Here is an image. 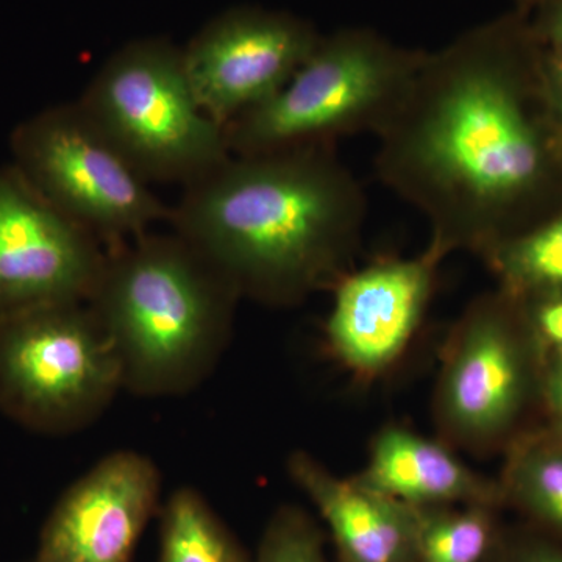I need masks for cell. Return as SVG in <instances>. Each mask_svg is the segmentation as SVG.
Wrapping results in <instances>:
<instances>
[{"label":"cell","mask_w":562,"mask_h":562,"mask_svg":"<svg viewBox=\"0 0 562 562\" xmlns=\"http://www.w3.org/2000/svg\"><path fill=\"white\" fill-rule=\"evenodd\" d=\"M288 473L316 506L344 562H416L417 508L364 486L357 476L339 479L305 452L291 454Z\"/></svg>","instance_id":"obj_13"},{"label":"cell","mask_w":562,"mask_h":562,"mask_svg":"<svg viewBox=\"0 0 562 562\" xmlns=\"http://www.w3.org/2000/svg\"><path fill=\"white\" fill-rule=\"evenodd\" d=\"M254 562H325L321 535L299 509H280L262 535Z\"/></svg>","instance_id":"obj_19"},{"label":"cell","mask_w":562,"mask_h":562,"mask_svg":"<svg viewBox=\"0 0 562 562\" xmlns=\"http://www.w3.org/2000/svg\"><path fill=\"white\" fill-rule=\"evenodd\" d=\"M106 247L47 202L13 166L0 168V317L87 303Z\"/></svg>","instance_id":"obj_10"},{"label":"cell","mask_w":562,"mask_h":562,"mask_svg":"<svg viewBox=\"0 0 562 562\" xmlns=\"http://www.w3.org/2000/svg\"><path fill=\"white\" fill-rule=\"evenodd\" d=\"M241 295L176 232L106 249L87 305L111 344L122 387L139 397L188 394L213 373Z\"/></svg>","instance_id":"obj_3"},{"label":"cell","mask_w":562,"mask_h":562,"mask_svg":"<svg viewBox=\"0 0 562 562\" xmlns=\"http://www.w3.org/2000/svg\"><path fill=\"white\" fill-rule=\"evenodd\" d=\"M522 303L505 291L476 299L454 328L438 390V419L453 442L479 447L512 428L530 383Z\"/></svg>","instance_id":"obj_8"},{"label":"cell","mask_w":562,"mask_h":562,"mask_svg":"<svg viewBox=\"0 0 562 562\" xmlns=\"http://www.w3.org/2000/svg\"><path fill=\"white\" fill-rule=\"evenodd\" d=\"M425 50L368 27L322 35L316 49L271 99L225 127L232 155L336 147L379 135L412 87Z\"/></svg>","instance_id":"obj_4"},{"label":"cell","mask_w":562,"mask_h":562,"mask_svg":"<svg viewBox=\"0 0 562 562\" xmlns=\"http://www.w3.org/2000/svg\"><path fill=\"white\" fill-rule=\"evenodd\" d=\"M519 302L535 342L552 351V357L562 358V294L538 295Z\"/></svg>","instance_id":"obj_20"},{"label":"cell","mask_w":562,"mask_h":562,"mask_svg":"<svg viewBox=\"0 0 562 562\" xmlns=\"http://www.w3.org/2000/svg\"><path fill=\"white\" fill-rule=\"evenodd\" d=\"M546 2L547 0H514V3H516V9L514 10H519L525 14H530L531 11H535Z\"/></svg>","instance_id":"obj_25"},{"label":"cell","mask_w":562,"mask_h":562,"mask_svg":"<svg viewBox=\"0 0 562 562\" xmlns=\"http://www.w3.org/2000/svg\"><path fill=\"white\" fill-rule=\"evenodd\" d=\"M77 103L147 183L184 188L232 157L225 127L192 90L183 49L160 36L114 52Z\"/></svg>","instance_id":"obj_5"},{"label":"cell","mask_w":562,"mask_h":562,"mask_svg":"<svg viewBox=\"0 0 562 562\" xmlns=\"http://www.w3.org/2000/svg\"><path fill=\"white\" fill-rule=\"evenodd\" d=\"M542 392L549 412L562 432V358H550L542 376Z\"/></svg>","instance_id":"obj_23"},{"label":"cell","mask_w":562,"mask_h":562,"mask_svg":"<svg viewBox=\"0 0 562 562\" xmlns=\"http://www.w3.org/2000/svg\"><path fill=\"white\" fill-rule=\"evenodd\" d=\"M161 475L146 454L120 450L70 484L50 509L32 562H132L161 508Z\"/></svg>","instance_id":"obj_11"},{"label":"cell","mask_w":562,"mask_h":562,"mask_svg":"<svg viewBox=\"0 0 562 562\" xmlns=\"http://www.w3.org/2000/svg\"><path fill=\"white\" fill-rule=\"evenodd\" d=\"M561 133H562V131H561Z\"/></svg>","instance_id":"obj_27"},{"label":"cell","mask_w":562,"mask_h":562,"mask_svg":"<svg viewBox=\"0 0 562 562\" xmlns=\"http://www.w3.org/2000/svg\"><path fill=\"white\" fill-rule=\"evenodd\" d=\"M368 198L336 147L232 155L183 188L172 232L241 299L299 305L353 269Z\"/></svg>","instance_id":"obj_2"},{"label":"cell","mask_w":562,"mask_h":562,"mask_svg":"<svg viewBox=\"0 0 562 562\" xmlns=\"http://www.w3.org/2000/svg\"><path fill=\"white\" fill-rule=\"evenodd\" d=\"M509 491L528 512L562 532V432L525 443L508 465Z\"/></svg>","instance_id":"obj_18"},{"label":"cell","mask_w":562,"mask_h":562,"mask_svg":"<svg viewBox=\"0 0 562 562\" xmlns=\"http://www.w3.org/2000/svg\"><path fill=\"white\" fill-rule=\"evenodd\" d=\"M376 138V176L427 220L442 260L483 258L562 210V133L522 11L425 52Z\"/></svg>","instance_id":"obj_1"},{"label":"cell","mask_w":562,"mask_h":562,"mask_svg":"<svg viewBox=\"0 0 562 562\" xmlns=\"http://www.w3.org/2000/svg\"><path fill=\"white\" fill-rule=\"evenodd\" d=\"M442 258L430 247L414 258H384L351 269L333 286L328 346L360 376H376L401 358L419 328Z\"/></svg>","instance_id":"obj_12"},{"label":"cell","mask_w":562,"mask_h":562,"mask_svg":"<svg viewBox=\"0 0 562 562\" xmlns=\"http://www.w3.org/2000/svg\"><path fill=\"white\" fill-rule=\"evenodd\" d=\"M501 290L519 301L562 294V210L484 255Z\"/></svg>","instance_id":"obj_16"},{"label":"cell","mask_w":562,"mask_h":562,"mask_svg":"<svg viewBox=\"0 0 562 562\" xmlns=\"http://www.w3.org/2000/svg\"><path fill=\"white\" fill-rule=\"evenodd\" d=\"M357 480L413 508L457 502L490 506L498 495L497 486L442 443L401 425H387L375 436L368 465Z\"/></svg>","instance_id":"obj_14"},{"label":"cell","mask_w":562,"mask_h":562,"mask_svg":"<svg viewBox=\"0 0 562 562\" xmlns=\"http://www.w3.org/2000/svg\"><path fill=\"white\" fill-rule=\"evenodd\" d=\"M539 70L547 106L554 124L562 131V60L547 57L539 50Z\"/></svg>","instance_id":"obj_22"},{"label":"cell","mask_w":562,"mask_h":562,"mask_svg":"<svg viewBox=\"0 0 562 562\" xmlns=\"http://www.w3.org/2000/svg\"><path fill=\"white\" fill-rule=\"evenodd\" d=\"M528 21L539 50L562 60V0H547L528 14Z\"/></svg>","instance_id":"obj_21"},{"label":"cell","mask_w":562,"mask_h":562,"mask_svg":"<svg viewBox=\"0 0 562 562\" xmlns=\"http://www.w3.org/2000/svg\"><path fill=\"white\" fill-rule=\"evenodd\" d=\"M158 514L157 562H254L201 492L180 487Z\"/></svg>","instance_id":"obj_15"},{"label":"cell","mask_w":562,"mask_h":562,"mask_svg":"<svg viewBox=\"0 0 562 562\" xmlns=\"http://www.w3.org/2000/svg\"><path fill=\"white\" fill-rule=\"evenodd\" d=\"M10 165L55 209L106 247L169 222L171 206L150 190L79 103L22 121L10 138Z\"/></svg>","instance_id":"obj_7"},{"label":"cell","mask_w":562,"mask_h":562,"mask_svg":"<svg viewBox=\"0 0 562 562\" xmlns=\"http://www.w3.org/2000/svg\"><path fill=\"white\" fill-rule=\"evenodd\" d=\"M516 562H562V552L553 549H535L522 554Z\"/></svg>","instance_id":"obj_24"},{"label":"cell","mask_w":562,"mask_h":562,"mask_svg":"<svg viewBox=\"0 0 562 562\" xmlns=\"http://www.w3.org/2000/svg\"><path fill=\"white\" fill-rule=\"evenodd\" d=\"M124 391L109 338L87 303L0 317V413L41 435H70Z\"/></svg>","instance_id":"obj_6"},{"label":"cell","mask_w":562,"mask_h":562,"mask_svg":"<svg viewBox=\"0 0 562 562\" xmlns=\"http://www.w3.org/2000/svg\"><path fill=\"white\" fill-rule=\"evenodd\" d=\"M416 562H480L490 550L492 522L487 505L462 512L417 508Z\"/></svg>","instance_id":"obj_17"},{"label":"cell","mask_w":562,"mask_h":562,"mask_svg":"<svg viewBox=\"0 0 562 562\" xmlns=\"http://www.w3.org/2000/svg\"><path fill=\"white\" fill-rule=\"evenodd\" d=\"M322 35L290 11L233 7L183 47L192 90L222 127L271 99L316 49Z\"/></svg>","instance_id":"obj_9"},{"label":"cell","mask_w":562,"mask_h":562,"mask_svg":"<svg viewBox=\"0 0 562 562\" xmlns=\"http://www.w3.org/2000/svg\"><path fill=\"white\" fill-rule=\"evenodd\" d=\"M27 562H32V561H27Z\"/></svg>","instance_id":"obj_26"}]
</instances>
